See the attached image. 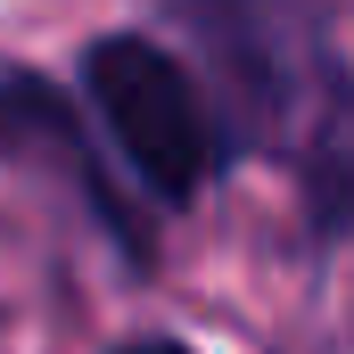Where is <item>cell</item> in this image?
<instances>
[{"instance_id":"cell-1","label":"cell","mask_w":354,"mask_h":354,"mask_svg":"<svg viewBox=\"0 0 354 354\" xmlns=\"http://www.w3.org/2000/svg\"><path fill=\"white\" fill-rule=\"evenodd\" d=\"M83 99L99 132L115 140V165L140 181L157 206H189L214 181V107L198 75L149 33H99L83 50Z\"/></svg>"},{"instance_id":"cell-2","label":"cell","mask_w":354,"mask_h":354,"mask_svg":"<svg viewBox=\"0 0 354 354\" xmlns=\"http://www.w3.org/2000/svg\"><path fill=\"white\" fill-rule=\"evenodd\" d=\"M0 165L41 174L58 198H75L132 264H149V223L132 214V198L115 189L107 157L91 149V124L75 115V99L50 75H33V66H0Z\"/></svg>"},{"instance_id":"cell-3","label":"cell","mask_w":354,"mask_h":354,"mask_svg":"<svg viewBox=\"0 0 354 354\" xmlns=\"http://www.w3.org/2000/svg\"><path fill=\"white\" fill-rule=\"evenodd\" d=\"M115 354H198V346H181V338H124Z\"/></svg>"}]
</instances>
